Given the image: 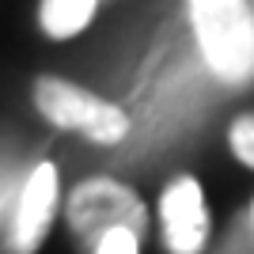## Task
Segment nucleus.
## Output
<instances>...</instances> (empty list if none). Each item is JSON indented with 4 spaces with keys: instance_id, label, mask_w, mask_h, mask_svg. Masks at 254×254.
I'll return each instance as SVG.
<instances>
[{
    "instance_id": "f257e3e1",
    "label": "nucleus",
    "mask_w": 254,
    "mask_h": 254,
    "mask_svg": "<svg viewBox=\"0 0 254 254\" xmlns=\"http://www.w3.org/2000/svg\"><path fill=\"white\" fill-rule=\"evenodd\" d=\"M205 64L228 87L254 80V15L247 0H190Z\"/></svg>"
},
{
    "instance_id": "f03ea898",
    "label": "nucleus",
    "mask_w": 254,
    "mask_h": 254,
    "mask_svg": "<svg viewBox=\"0 0 254 254\" xmlns=\"http://www.w3.org/2000/svg\"><path fill=\"white\" fill-rule=\"evenodd\" d=\"M34 106L57 129H76L95 144H122L129 133V118L122 106L106 103L76 84L53 80V76H42L34 84Z\"/></svg>"
},
{
    "instance_id": "7ed1b4c3",
    "label": "nucleus",
    "mask_w": 254,
    "mask_h": 254,
    "mask_svg": "<svg viewBox=\"0 0 254 254\" xmlns=\"http://www.w3.org/2000/svg\"><path fill=\"white\" fill-rule=\"evenodd\" d=\"M68 224L80 239L95 247L114 228H129V232L144 235L148 212L129 186H122L114 179H91V182H80L68 197Z\"/></svg>"
},
{
    "instance_id": "20e7f679",
    "label": "nucleus",
    "mask_w": 254,
    "mask_h": 254,
    "mask_svg": "<svg viewBox=\"0 0 254 254\" xmlns=\"http://www.w3.org/2000/svg\"><path fill=\"white\" fill-rule=\"evenodd\" d=\"M159 224H163V243L171 254H201L209 243V212L197 179L182 175L167 182L159 197Z\"/></svg>"
},
{
    "instance_id": "39448f33",
    "label": "nucleus",
    "mask_w": 254,
    "mask_h": 254,
    "mask_svg": "<svg viewBox=\"0 0 254 254\" xmlns=\"http://www.w3.org/2000/svg\"><path fill=\"white\" fill-rule=\"evenodd\" d=\"M53 209H57V167L38 163L23 182L19 205H15V216H11V232H8V251L11 254L38 251L53 224Z\"/></svg>"
},
{
    "instance_id": "423d86ee",
    "label": "nucleus",
    "mask_w": 254,
    "mask_h": 254,
    "mask_svg": "<svg viewBox=\"0 0 254 254\" xmlns=\"http://www.w3.org/2000/svg\"><path fill=\"white\" fill-rule=\"evenodd\" d=\"M99 0H42L38 8V23L50 38H72L91 23Z\"/></svg>"
},
{
    "instance_id": "0eeeda50",
    "label": "nucleus",
    "mask_w": 254,
    "mask_h": 254,
    "mask_svg": "<svg viewBox=\"0 0 254 254\" xmlns=\"http://www.w3.org/2000/svg\"><path fill=\"white\" fill-rule=\"evenodd\" d=\"M216 254H254V220H251V212L232 220V228H228V235H224V243H220Z\"/></svg>"
},
{
    "instance_id": "6e6552de",
    "label": "nucleus",
    "mask_w": 254,
    "mask_h": 254,
    "mask_svg": "<svg viewBox=\"0 0 254 254\" xmlns=\"http://www.w3.org/2000/svg\"><path fill=\"white\" fill-rule=\"evenodd\" d=\"M91 254H140V235L129 228H114L91 247Z\"/></svg>"
},
{
    "instance_id": "1a4fd4ad",
    "label": "nucleus",
    "mask_w": 254,
    "mask_h": 254,
    "mask_svg": "<svg viewBox=\"0 0 254 254\" xmlns=\"http://www.w3.org/2000/svg\"><path fill=\"white\" fill-rule=\"evenodd\" d=\"M232 152L239 163L254 167V114H243L239 122H232Z\"/></svg>"
},
{
    "instance_id": "9d476101",
    "label": "nucleus",
    "mask_w": 254,
    "mask_h": 254,
    "mask_svg": "<svg viewBox=\"0 0 254 254\" xmlns=\"http://www.w3.org/2000/svg\"><path fill=\"white\" fill-rule=\"evenodd\" d=\"M251 220H254V205H251Z\"/></svg>"
}]
</instances>
